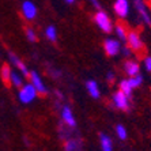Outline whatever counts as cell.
Masks as SVG:
<instances>
[{"label":"cell","mask_w":151,"mask_h":151,"mask_svg":"<svg viewBox=\"0 0 151 151\" xmlns=\"http://www.w3.org/2000/svg\"><path fill=\"white\" fill-rule=\"evenodd\" d=\"M94 22L97 27L99 30H102L104 33H110L113 30V25H112V19L105 11L98 10L94 15Z\"/></svg>","instance_id":"cell-1"},{"label":"cell","mask_w":151,"mask_h":151,"mask_svg":"<svg viewBox=\"0 0 151 151\" xmlns=\"http://www.w3.org/2000/svg\"><path fill=\"white\" fill-rule=\"evenodd\" d=\"M38 91L35 90V87L33 86L32 83H27V84H23L18 93V97H19V101L22 104H30L35 99Z\"/></svg>","instance_id":"cell-2"},{"label":"cell","mask_w":151,"mask_h":151,"mask_svg":"<svg viewBox=\"0 0 151 151\" xmlns=\"http://www.w3.org/2000/svg\"><path fill=\"white\" fill-rule=\"evenodd\" d=\"M132 3H134V7L140 17L142 22L147 26H151V12L144 3V0H132Z\"/></svg>","instance_id":"cell-3"},{"label":"cell","mask_w":151,"mask_h":151,"mask_svg":"<svg viewBox=\"0 0 151 151\" xmlns=\"http://www.w3.org/2000/svg\"><path fill=\"white\" fill-rule=\"evenodd\" d=\"M112 102L119 110H128L131 106L129 97L124 94L121 90H117V91L112 95Z\"/></svg>","instance_id":"cell-4"},{"label":"cell","mask_w":151,"mask_h":151,"mask_svg":"<svg viewBox=\"0 0 151 151\" xmlns=\"http://www.w3.org/2000/svg\"><path fill=\"white\" fill-rule=\"evenodd\" d=\"M121 48H123L121 42H120L119 40H116V38H112V37L106 38L105 42H104V49H105V53L108 55V56H110V57L117 56V55L121 52Z\"/></svg>","instance_id":"cell-5"},{"label":"cell","mask_w":151,"mask_h":151,"mask_svg":"<svg viewBox=\"0 0 151 151\" xmlns=\"http://www.w3.org/2000/svg\"><path fill=\"white\" fill-rule=\"evenodd\" d=\"M127 45L135 52H140L143 49V41H142L139 33L135 30H129L127 33Z\"/></svg>","instance_id":"cell-6"},{"label":"cell","mask_w":151,"mask_h":151,"mask_svg":"<svg viewBox=\"0 0 151 151\" xmlns=\"http://www.w3.org/2000/svg\"><path fill=\"white\" fill-rule=\"evenodd\" d=\"M21 11H22V15L25 17V19H27V21H33V19H35V17H37V7H35V4L33 3V1H30V0H25L23 3H22L21 6Z\"/></svg>","instance_id":"cell-7"},{"label":"cell","mask_w":151,"mask_h":151,"mask_svg":"<svg viewBox=\"0 0 151 151\" xmlns=\"http://www.w3.org/2000/svg\"><path fill=\"white\" fill-rule=\"evenodd\" d=\"M61 121H63V124H65L72 129L76 128V120H75L74 113H72V110L68 105H64L61 108Z\"/></svg>","instance_id":"cell-8"},{"label":"cell","mask_w":151,"mask_h":151,"mask_svg":"<svg viewBox=\"0 0 151 151\" xmlns=\"http://www.w3.org/2000/svg\"><path fill=\"white\" fill-rule=\"evenodd\" d=\"M113 10L119 18H125L129 12V1L128 0H116L113 4Z\"/></svg>","instance_id":"cell-9"},{"label":"cell","mask_w":151,"mask_h":151,"mask_svg":"<svg viewBox=\"0 0 151 151\" xmlns=\"http://www.w3.org/2000/svg\"><path fill=\"white\" fill-rule=\"evenodd\" d=\"M29 78H30V82H32V84L35 87V90L40 93V94H46V87L45 84H44V82H42L41 76L38 75V72L37 71H30V75H29Z\"/></svg>","instance_id":"cell-10"},{"label":"cell","mask_w":151,"mask_h":151,"mask_svg":"<svg viewBox=\"0 0 151 151\" xmlns=\"http://www.w3.org/2000/svg\"><path fill=\"white\" fill-rule=\"evenodd\" d=\"M8 57H10V61H11V64L14 65V67H17L18 70L21 71L22 74H23V76H29L30 75V71H29V68L26 67V64L22 61L19 57L15 55V53H12V52H8Z\"/></svg>","instance_id":"cell-11"},{"label":"cell","mask_w":151,"mask_h":151,"mask_svg":"<svg viewBox=\"0 0 151 151\" xmlns=\"http://www.w3.org/2000/svg\"><path fill=\"white\" fill-rule=\"evenodd\" d=\"M124 71H125V74L129 78L135 76V75H137L140 72V65H139V63L135 61V60L128 59L124 61Z\"/></svg>","instance_id":"cell-12"},{"label":"cell","mask_w":151,"mask_h":151,"mask_svg":"<svg viewBox=\"0 0 151 151\" xmlns=\"http://www.w3.org/2000/svg\"><path fill=\"white\" fill-rule=\"evenodd\" d=\"M86 88H87V93L88 95L94 99H98L99 95H101V91L98 88V83L95 81H87L86 82Z\"/></svg>","instance_id":"cell-13"},{"label":"cell","mask_w":151,"mask_h":151,"mask_svg":"<svg viewBox=\"0 0 151 151\" xmlns=\"http://www.w3.org/2000/svg\"><path fill=\"white\" fill-rule=\"evenodd\" d=\"M99 143H101V148L102 151H113V144H112V139L109 135L106 134H99Z\"/></svg>","instance_id":"cell-14"},{"label":"cell","mask_w":151,"mask_h":151,"mask_svg":"<svg viewBox=\"0 0 151 151\" xmlns=\"http://www.w3.org/2000/svg\"><path fill=\"white\" fill-rule=\"evenodd\" d=\"M64 151H82V143L76 139H67L64 143Z\"/></svg>","instance_id":"cell-15"},{"label":"cell","mask_w":151,"mask_h":151,"mask_svg":"<svg viewBox=\"0 0 151 151\" xmlns=\"http://www.w3.org/2000/svg\"><path fill=\"white\" fill-rule=\"evenodd\" d=\"M119 87H120V90L124 93L125 95H128L131 98V95H132V86L129 84V82H128V79H123V81H120V83H119Z\"/></svg>","instance_id":"cell-16"},{"label":"cell","mask_w":151,"mask_h":151,"mask_svg":"<svg viewBox=\"0 0 151 151\" xmlns=\"http://www.w3.org/2000/svg\"><path fill=\"white\" fill-rule=\"evenodd\" d=\"M11 72H12V70H11L10 65H7V64H4L3 67H1V70H0V78L3 79L4 83H8L11 79Z\"/></svg>","instance_id":"cell-17"},{"label":"cell","mask_w":151,"mask_h":151,"mask_svg":"<svg viewBox=\"0 0 151 151\" xmlns=\"http://www.w3.org/2000/svg\"><path fill=\"white\" fill-rule=\"evenodd\" d=\"M45 37L49 41H52V42H56L57 41V30H56V27L55 26H48V27L45 29Z\"/></svg>","instance_id":"cell-18"},{"label":"cell","mask_w":151,"mask_h":151,"mask_svg":"<svg viewBox=\"0 0 151 151\" xmlns=\"http://www.w3.org/2000/svg\"><path fill=\"white\" fill-rule=\"evenodd\" d=\"M114 33L117 34V37L120 38V41H127V30L125 27H124V25H121V23H117L116 26H114Z\"/></svg>","instance_id":"cell-19"},{"label":"cell","mask_w":151,"mask_h":151,"mask_svg":"<svg viewBox=\"0 0 151 151\" xmlns=\"http://www.w3.org/2000/svg\"><path fill=\"white\" fill-rule=\"evenodd\" d=\"M10 82L14 84L15 87H18V88H21L22 86H23V78H22V75L17 74L15 71H12V72H11V79H10Z\"/></svg>","instance_id":"cell-20"},{"label":"cell","mask_w":151,"mask_h":151,"mask_svg":"<svg viewBox=\"0 0 151 151\" xmlns=\"http://www.w3.org/2000/svg\"><path fill=\"white\" fill-rule=\"evenodd\" d=\"M128 82H129V84L132 86V88H137L142 84V82H143V76H142L140 74H137V75H135V76H131L129 79H128Z\"/></svg>","instance_id":"cell-21"},{"label":"cell","mask_w":151,"mask_h":151,"mask_svg":"<svg viewBox=\"0 0 151 151\" xmlns=\"http://www.w3.org/2000/svg\"><path fill=\"white\" fill-rule=\"evenodd\" d=\"M116 134H117V136H119L120 140H125L127 137H128V132H127L125 127L121 125V124L116 125Z\"/></svg>","instance_id":"cell-22"},{"label":"cell","mask_w":151,"mask_h":151,"mask_svg":"<svg viewBox=\"0 0 151 151\" xmlns=\"http://www.w3.org/2000/svg\"><path fill=\"white\" fill-rule=\"evenodd\" d=\"M25 33H26V38H27L30 42H35V41H37V34H35V32L33 30L32 27H27Z\"/></svg>","instance_id":"cell-23"},{"label":"cell","mask_w":151,"mask_h":151,"mask_svg":"<svg viewBox=\"0 0 151 151\" xmlns=\"http://www.w3.org/2000/svg\"><path fill=\"white\" fill-rule=\"evenodd\" d=\"M144 68L148 71V72H151V56H147L144 57Z\"/></svg>","instance_id":"cell-24"},{"label":"cell","mask_w":151,"mask_h":151,"mask_svg":"<svg viewBox=\"0 0 151 151\" xmlns=\"http://www.w3.org/2000/svg\"><path fill=\"white\" fill-rule=\"evenodd\" d=\"M121 52H123L124 56H131V53H132V49H131L129 46L127 45V46H123V48H121Z\"/></svg>","instance_id":"cell-25"},{"label":"cell","mask_w":151,"mask_h":151,"mask_svg":"<svg viewBox=\"0 0 151 151\" xmlns=\"http://www.w3.org/2000/svg\"><path fill=\"white\" fill-rule=\"evenodd\" d=\"M90 3L93 4V7H95L97 10H101V6H99V3H98V0H88Z\"/></svg>","instance_id":"cell-26"},{"label":"cell","mask_w":151,"mask_h":151,"mask_svg":"<svg viewBox=\"0 0 151 151\" xmlns=\"http://www.w3.org/2000/svg\"><path fill=\"white\" fill-rule=\"evenodd\" d=\"M106 76H108V81H110V82L114 79V74H113L112 71H110V72H108V75H106Z\"/></svg>","instance_id":"cell-27"},{"label":"cell","mask_w":151,"mask_h":151,"mask_svg":"<svg viewBox=\"0 0 151 151\" xmlns=\"http://www.w3.org/2000/svg\"><path fill=\"white\" fill-rule=\"evenodd\" d=\"M65 3H68V4H74L75 3V0H64Z\"/></svg>","instance_id":"cell-28"}]
</instances>
